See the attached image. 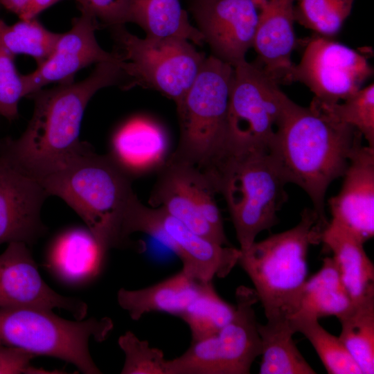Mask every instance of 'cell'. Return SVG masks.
Instances as JSON below:
<instances>
[{
	"label": "cell",
	"mask_w": 374,
	"mask_h": 374,
	"mask_svg": "<svg viewBox=\"0 0 374 374\" xmlns=\"http://www.w3.org/2000/svg\"><path fill=\"white\" fill-rule=\"evenodd\" d=\"M124 83L118 61L103 62L81 81L30 95L33 116L19 138L5 143L0 160L37 181L62 170L93 150L80 139L89 100L100 89Z\"/></svg>",
	"instance_id": "1"
},
{
	"label": "cell",
	"mask_w": 374,
	"mask_h": 374,
	"mask_svg": "<svg viewBox=\"0 0 374 374\" xmlns=\"http://www.w3.org/2000/svg\"><path fill=\"white\" fill-rule=\"evenodd\" d=\"M362 136L355 127L330 116L310 103L290 100L269 152L284 181L301 188L313 209L327 224L325 197L329 185L343 177Z\"/></svg>",
	"instance_id": "2"
},
{
	"label": "cell",
	"mask_w": 374,
	"mask_h": 374,
	"mask_svg": "<svg viewBox=\"0 0 374 374\" xmlns=\"http://www.w3.org/2000/svg\"><path fill=\"white\" fill-rule=\"evenodd\" d=\"M39 183L77 213L105 251L124 241L125 220L139 199L132 178L108 154L92 150Z\"/></svg>",
	"instance_id": "3"
},
{
	"label": "cell",
	"mask_w": 374,
	"mask_h": 374,
	"mask_svg": "<svg viewBox=\"0 0 374 374\" xmlns=\"http://www.w3.org/2000/svg\"><path fill=\"white\" fill-rule=\"evenodd\" d=\"M326 226L314 209L305 208L292 229L254 242L238 262L251 280L267 320L290 319L307 280V256L321 242Z\"/></svg>",
	"instance_id": "4"
},
{
	"label": "cell",
	"mask_w": 374,
	"mask_h": 374,
	"mask_svg": "<svg viewBox=\"0 0 374 374\" xmlns=\"http://www.w3.org/2000/svg\"><path fill=\"white\" fill-rule=\"evenodd\" d=\"M205 173L225 199L241 251L278 223L286 182L268 150L229 154Z\"/></svg>",
	"instance_id": "5"
},
{
	"label": "cell",
	"mask_w": 374,
	"mask_h": 374,
	"mask_svg": "<svg viewBox=\"0 0 374 374\" xmlns=\"http://www.w3.org/2000/svg\"><path fill=\"white\" fill-rule=\"evenodd\" d=\"M233 67L206 57L194 82L176 103L180 137L173 157L207 171L228 154L226 123Z\"/></svg>",
	"instance_id": "6"
},
{
	"label": "cell",
	"mask_w": 374,
	"mask_h": 374,
	"mask_svg": "<svg viewBox=\"0 0 374 374\" xmlns=\"http://www.w3.org/2000/svg\"><path fill=\"white\" fill-rule=\"evenodd\" d=\"M112 328L108 317L72 321L57 317L52 310L0 308V346L56 357L85 374L102 373L89 353L90 338L101 342Z\"/></svg>",
	"instance_id": "7"
},
{
	"label": "cell",
	"mask_w": 374,
	"mask_h": 374,
	"mask_svg": "<svg viewBox=\"0 0 374 374\" xmlns=\"http://www.w3.org/2000/svg\"><path fill=\"white\" fill-rule=\"evenodd\" d=\"M113 53L125 78L124 89H153L177 103L190 88L206 59L190 42L175 37L140 38L125 26L111 28Z\"/></svg>",
	"instance_id": "8"
},
{
	"label": "cell",
	"mask_w": 374,
	"mask_h": 374,
	"mask_svg": "<svg viewBox=\"0 0 374 374\" xmlns=\"http://www.w3.org/2000/svg\"><path fill=\"white\" fill-rule=\"evenodd\" d=\"M233 67L226 123L228 154L269 151L290 99L256 62L244 60Z\"/></svg>",
	"instance_id": "9"
},
{
	"label": "cell",
	"mask_w": 374,
	"mask_h": 374,
	"mask_svg": "<svg viewBox=\"0 0 374 374\" xmlns=\"http://www.w3.org/2000/svg\"><path fill=\"white\" fill-rule=\"evenodd\" d=\"M231 321L215 334L192 342L180 356L166 362V374H249L261 355V341L253 305V289L240 286L235 292Z\"/></svg>",
	"instance_id": "10"
},
{
	"label": "cell",
	"mask_w": 374,
	"mask_h": 374,
	"mask_svg": "<svg viewBox=\"0 0 374 374\" xmlns=\"http://www.w3.org/2000/svg\"><path fill=\"white\" fill-rule=\"evenodd\" d=\"M210 179L200 168L171 154L158 170L149 203L181 221L196 233L231 246Z\"/></svg>",
	"instance_id": "11"
},
{
	"label": "cell",
	"mask_w": 374,
	"mask_h": 374,
	"mask_svg": "<svg viewBox=\"0 0 374 374\" xmlns=\"http://www.w3.org/2000/svg\"><path fill=\"white\" fill-rule=\"evenodd\" d=\"M124 231L127 238L141 232L166 244L181 261V269L199 282L226 277L241 253L240 249L200 235L161 208L148 207L140 201L129 214Z\"/></svg>",
	"instance_id": "12"
},
{
	"label": "cell",
	"mask_w": 374,
	"mask_h": 374,
	"mask_svg": "<svg viewBox=\"0 0 374 374\" xmlns=\"http://www.w3.org/2000/svg\"><path fill=\"white\" fill-rule=\"evenodd\" d=\"M301 61L294 64L291 83L300 82L314 94L313 101L335 104L359 91L372 76L367 57L333 38H307Z\"/></svg>",
	"instance_id": "13"
},
{
	"label": "cell",
	"mask_w": 374,
	"mask_h": 374,
	"mask_svg": "<svg viewBox=\"0 0 374 374\" xmlns=\"http://www.w3.org/2000/svg\"><path fill=\"white\" fill-rule=\"evenodd\" d=\"M262 0H190L189 10L212 55L235 66L253 47Z\"/></svg>",
	"instance_id": "14"
},
{
	"label": "cell",
	"mask_w": 374,
	"mask_h": 374,
	"mask_svg": "<svg viewBox=\"0 0 374 374\" xmlns=\"http://www.w3.org/2000/svg\"><path fill=\"white\" fill-rule=\"evenodd\" d=\"M60 308L70 312L76 320H82L87 305L73 297L62 296L42 279L27 244L8 243L0 254V308Z\"/></svg>",
	"instance_id": "15"
},
{
	"label": "cell",
	"mask_w": 374,
	"mask_h": 374,
	"mask_svg": "<svg viewBox=\"0 0 374 374\" xmlns=\"http://www.w3.org/2000/svg\"><path fill=\"white\" fill-rule=\"evenodd\" d=\"M99 28L96 20L88 15L74 18L71 28L60 34L48 57L35 71L24 75L27 96L50 84L73 82L80 70L92 64L119 61L113 52L105 51L98 43L95 32Z\"/></svg>",
	"instance_id": "16"
},
{
	"label": "cell",
	"mask_w": 374,
	"mask_h": 374,
	"mask_svg": "<svg viewBox=\"0 0 374 374\" xmlns=\"http://www.w3.org/2000/svg\"><path fill=\"white\" fill-rule=\"evenodd\" d=\"M47 197L39 181L0 160V244H30L46 232L41 211Z\"/></svg>",
	"instance_id": "17"
},
{
	"label": "cell",
	"mask_w": 374,
	"mask_h": 374,
	"mask_svg": "<svg viewBox=\"0 0 374 374\" xmlns=\"http://www.w3.org/2000/svg\"><path fill=\"white\" fill-rule=\"evenodd\" d=\"M339 193L328 200L332 220L364 243L374 235V148L353 150Z\"/></svg>",
	"instance_id": "18"
},
{
	"label": "cell",
	"mask_w": 374,
	"mask_h": 374,
	"mask_svg": "<svg viewBox=\"0 0 374 374\" xmlns=\"http://www.w3.org/2000/svg\"><path fill=\"white\" fill-rule=\"evenodd\" d=\"M294 0H262L253 48L256 62L278 84H290L296 45L294 29Z\"/></svg>",
	"instance_id": "19"
},
{
	"label": "cell",
	"mask_w": 374,
	"mask_h": 374,
	"mask_svg": "<svg viewBox=\"0 0 374 374\" xmlns=\"http://www.w3.org/2000/svg\"><path fill=\"white\" fill-rule=\"evenodd\" d=\"M169 139L155 121L136 117L112 136L108 156L130 178L159 170L170 154Z\"/></svg>",
	"instance_id": "20"
},
{
	"label": "cell",
	"mask_w": 374,
	"mask_h": 374,
	"mask_svg": "<svg viewBox=\"0 0 374 374\" xmlns=\"http://www.w3.org/2000/svg\"><path fill=\"white\" fill-rule=\"evenodd\" d=\"M321 242L332 252V258L352 301L360 299L374 290V265L359 238L331 220L323 229Z\"/></svg>",
	"instance_id": "21"
},
{
	"label": "cell",
	"mask_w": 374,
	"mask_h": 374,
	"mask_svg": "<svg viewBox=\"0 0 374 374\" xmlns=\"http://www.w3.org/2000/svg\"><path fill=\"white\" fill-rule=\"evenodd\" d=\"M199 285V281L181 269L147 287L131 290L121 288L117 293V301L134 321L152 312L179 317L197 294Z\"/></svg>",
	"instance_id": "22"
},
{
	"label": "cell",
	"mask_w": 374,
	"mask_h": 374,
	"mask_svg": "<svg viewBox=\"0 0 374 374\" xmlns=\"http://www.w3.org/2000/svg\"><path fill=\"white\" fill-rule=\"evenodd\" d=\"M105 253L87 228L73 227L53 240L48 260L62 279L80 283L98 274Z\"/></svg>",
	"instance_id": "23"
},
{
	"label": "cell",
	"mask_w": 374,
	"mask_h": 374,
	"mask_svg": "<svg viewBox=\"0 0 374 374\" xmlns=\"http://www.w3.org/2000/svg\"><path fill=\"white\" fill-rule=\"evenodd\" d=\"M130 22L141 26L146 36L155 38H181L197 45L204 37L193 26L179 0H131Z\"/></svg>",
	"instance_id": "24"
},
{
	"label": "cell",
	"mask_w": 374,
	"mask_h": 374,
	"mask_svg": "<svg viewBox=\"0 0 374 374\" xmlns=\"http://www.w3.org/2000/svg\"><path fill=\"white\" fill-rule=\"evenodd\" d=\"M352 302L335 260L326 257L321 269L306 280L294 314H308L317 319L328 316L337 318Z\"/></svg>",
	"instance_id": "25"
},
{
	"label": "cell",
	"mask_w": 374,
	"mask_h": 374,
	"mask_svg": "<svg viewBox=\"0 0 374 374\" xmlns=\"http://www.w3.org/2000/svg\"><path fill=\"white\" fill-rule=\"evenodd\" d=\"M261 341L260 374H315L292 338L295 333L290 319L258 322Z\"/></svg>",
	"instance_id": "26"
},
{
	"label": "cell",
	"mask_w": 374,
	"mask_h": 374,
	"mask_svg": "<svg viewBox=\"0 0 374 374\" xmlns=\"http://www.w3.org/2000/svg\"><path fill=\"white\" fill-rule=\"evenodd\" d=\"M337 319L341 326L339 337L362 374L374 373V290L353 301Z\"/></svg>",
	"instance_id": "27"
},
{
	"label": "cell",
	"mask_w": 374,
	"mask_h": 374,
	"mask_svg": "<svg viewBox=\"0 0 374 374\" xmlns=\"http://www.w3.org/2000/svg\"><path fill=\"white\" fill-rule=\"evenodd\" d=\"M235 306L222 299L212 283L199 282L197 294L179 317L188 326L192 342L207 338L229 323Z\"/></svg>",
	"instance_id": "28"
},
{
	"label": "cell",
	"mask_w": 374,
	"mask_h": 374,
	"mask_svg": "<svg viewBox=\"0 0 374 374\" xmlns=\"http://www.w3.org/2000/svg\"><path fill=\"white\" fill-rule=\"evenodd\" d=\"M319 319L308 314H294L290 322L294 332L303 334L310 342L329 374H362L339 337L319 323Z\"/></svg>",
	"instance_id": "29"
},
{
	"label": "cell",
	"mask_w": 374,
	"mask_h": 374,
	"mask_svg": "<svg viewBox=\"0 0 374 374\" xmlns=\"http://www.w3.org/2000/svg\"><path fill=\"white\" fill-rule=\"evenodd\" d=\"M47 29L37 17L9 25L0 19V43L12 55H26L42 64L51 55L60 36Z\"/></svg>",
	"instance_id": "30"
},
{
	"label": "cell",
	"mask_w": 374,
	"mask_h": 374,
	"mask_svg": "<svg viewBox=\"0 0 374 374\" xmlns=\"http://www.w3.org/2000/svg\"><path fill=\"white\" fill-rule=\"evenodd\" d=\"M355 0H294V21L314 35L333 38L350 16Z\"/></svg>",
	"instance_id": "31"
},
{
	"label": "cell",
	"mask_w": 374,
	"mask_h": 374,
	"mask_svg": "<svg viewBox=\"0 0 374 374\" xmlns=\"http://www.w3.org/2000/svg\"><path fill=\"white\" fill-rule=\"evenodd\" d=\"M311 104L341 123L358 130L367 143L374 148V84L361 88L344 103L321 104L312 100Z\"/></svg>",
	"instance_id": "32"
},
{
	"label": "cell",
	"mask_w": 374,
	"mask_h": 374,
	"mask_svg": "<svg viewBox=\"0 0 374 374\" xmlns=\"http://www.w3.org/2000/svg\"><path fill=\"white\" fill-rule=\"evenodd\" d=\"M118 342L125 354L121 374H166V359L161 349L151 347L131 331L121 335Z\"/></svg>",
	"instance_id": "33"
},
{
	"label": "cell",
	"mask_w": 374,
	"mask_h": 374,
	"mask_svg": "<svg viewBox=\"0 0 374 374\" xmlns=\"http://www.w3.org/2000/svg\"><path fill=\"white\" fill-rule=\"evenodd\" d=\"M15 57L0 43V115L14 120L19 115V103L27 96L24 75L15 65Z\"/></svg>",
	"instance_id": "34"
},
{
	"label": "cell",
	"mask_w": 374,
	"mask_h": 374,
	"mask_svg": "<svg viewBox=\"0 0 374 374\" xmlns=\"http://www.w3.org/2000/svg\"><path fill=\"white\" fill-rule=\"evenodd\" d=\"M81 14L92 17L100 28H113L130 22L131 0H75Z\"/></svg>",
	"instance_id": "35"
},
{
	"label": "cell",
	"mask_w": 374,
	"mask_h": 374,
	"mask_svg": "<svg viewBox=\"0 0 374 374\" xmlns=\"http://www.w3.org/2000/svg\"><path fill=\"white\" fill-rule=\"evenodd\" d=\"M35 355L22 349L0 346V374H54L60 371H48L30 364Z\"/></svg>",
	"instance_id": "36"
},
{
	"label": "cell",
	"mask_w": 374,
	"mask_h": 374,
	"mask_svg": "<svg viewBox=\"0 0 374 374\" xmlns=\"http://www.w3.org/2000/svg\"><path fill=\"white\" fill-rule=\"evenodd\" d=\"M62 0H0V5L19 17L30 19Z\"/></svg>",
	"instance_id": "37"
}]
</instances>
